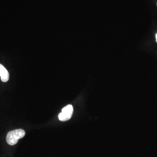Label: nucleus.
Returning <instances> with one entry per match:
<instances>
[{
  "label": "nucleus",
  "instance_id": "20e7f679",
  "mask_svg": "<svg viewBox=\"0 0 157 157\" xmlns=\"http://www.w3.org/2000/svg\"><path fill=\"white\" fill-rule=\"evenodd\" d=\"M156 41H157V34H156Z\"/></svg>",
  "mask_w": 157,
  "mask_h": 157
},
{
  "label": "nucleus",
  "instance_id": "7ed1b4c3",
  "mask_svg": "<svg viewBox=\"0 0 157 157\" xmlns=\"http://www.w3.org/2000/svg\"><path fill=\"white\" fill-rule=\"evenodd\" d=\"M0 78L2 82H7L10 78V74L2 64H0Z\"/></svg>",
  "mask_w": 157,
  "mask_h": 157
},
{
  "label": "nucleus",
  "instance_id": "f03ea898",
  "mask_svg": "<svg viewBox=\"0 0 157 157\" xmlns=\"http://www.w3.org/2000/svg\"><path fill=\"white\" fill-rule=\"evenodd\" d=\"M73 107L72 105H67L62 109L61 112L58 115V119L62 122L69 121L72 116Z\"/></svg>",
  "mask_w": 157,
  "mask_h": 157
},
{
  "label": "nucleus",
  "instance_id": "f257e3e1",
  "mask_svg": "<svg viewBox=\"0 0 157 157\" xmlns=\"http://www.w3.org/2000/svg\"><path fill=\"white\" fill-rule=\"evenodd\" d=\"M25 131L21 129H15L10 131L6 136V142L10 146H14L18 142L19 139L25 137Z\"/></svg>",
  "mask_w": 157,
  "mask_h": 157
}]
</instances>
